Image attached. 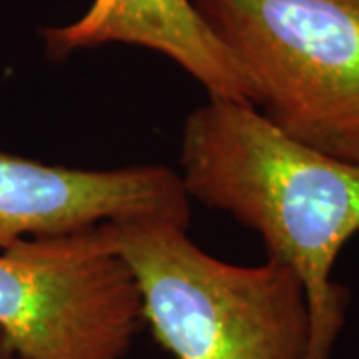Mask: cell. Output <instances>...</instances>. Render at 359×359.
<instances>
[{
	"instance_id": "obj_2",
	"label": "cell",
	"mask_w": 359,
	"mask_h": 359,
	"mask_svg": "<svg viewBox=\"0 0 359 359\" xmlns=\"http://www.w3.org/2000/svg\"><path fill=\"white\" fill-rule=\"evenodd\" d=\"M134 276L142 320L176 359H304L309 311L287 266L210 256L168 219L110 222Z\"/></svg>"
},
{
	"instance_id": "obj_7",
	"label": "cell",
	"mask_w": 359,
	"mask_h": 359,
	"mask_svg": "<svg viewBox=\"0 0 359 359\" xmlns=\"http://www.w3.org/2000/svg\"><path fill=\"white\" fill-rule=\"evenodd\" d=\"M0 359H22L16 353V349L13 347V344H11L2 334H0Z\"/></svg>"
},
{
	"instance_id": "obj_4",
	"label": "cell",
	"mask_w": 359,
	"mask_h": 359,
	"mask_svg": "<svg viewBox=\"0 0 359 359\" xmlns=\"http://www.w3.org/2000/svg\"><path fill=\"white\" fill-rule=\"evenodd\" d=\"M142 325L110 224L0 250V334L22 359H126Z\"/></svg>"
},
{
	"instance_id": "obj_6",
	"label": "cell",
	"mask_w": 359,
	"mask_h": 359,
	"mask_svg": "<svg viewBox=\"0 0 359 359\" xmlns=\"http://www.w3.org/2000/svg\"><path fill=\"white\" fill-rule=\"evenodd\" d=\"M40 34L50 60L106 44L142 46L182 66L210 98L252 104L244 76L192 0H92L78 20L48 26Z\"/></svg>"
},
{
	"instance_id": "obj_1",
	"label": "cell",
	"mask_w": 359,
	"mask_h": 359,
	"mask_svg": "<svg viewBox=\"0 0 359 359\" xmlns=\"http://www.w3.org/2000/svg\"><path fill=\"white\" fill-rule=\"evenodd\" d=\"M180 180L190 200L257 231L292 269L309 311L304 359H330L346 323L335 259L359 231V164L292 140L252 104L210 98L184 120Z\"/></svg>"
},
{
	"instance_id": "obj_3",
	"label": "cell",
	"mask_w": 359,
	"mask_h": 359,
	"mask_svg": "<svg viewBox=\"0 0 359 359\" xmlns=\"http://www.w3.org/2000/svg\"><path fill=\"white\" fill-rule=\"evenodd\" d=\"M252 106L318 152L359 164V0H192Z\"/></svg>"
},
{
	"instance_id": "obj_5",
	"label": "cell",
	"mask_w": 359,
	"mask_h": 359,
	"mask_svg": "<svg viewBox=\"0 0 359 359\" xmlns=\"http://www.w3.org/2000/svg\"><path fill=\"white\" fill-rule=\"evenodd\" d=\"M140 218L188 228L190 198L176 170L156 164L80 170L0 152V250Z\"/></svg>"
}]
</instances>
